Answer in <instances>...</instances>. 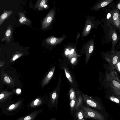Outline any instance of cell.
<instances>
[{"mask_svg":"<svg viewBox=\"0 0 120 120\" xmlns=\"http://www.w3.org/2000/svg\"><path fill=\"white\" fill-rule=\"evenodd\" d=\"M81 108L83 110L85 118H91L97 120H104V116L98 111L83 105Z\"/></svg>","mask_w":120,"mask_h":120,"instance_id":"obj_1","label":"cell"},{"mask_svg":"<svg viewBox=\"0 0 120 120\" xmlns=\"http://www.w3.org/2000/svg\"><path fill=\"white\" fill-rule=\"evenodd\" d=\"M83 99L86 105L101 110L102 108L101 105L96 100L92 98L83 94H82Z\"/></svg>","mask_w":120,"mask_h":120,"instance_id":"obj_2","label":"cell"},{"mask_svg":"<svg viewBox=\"0 0 120 120\" xmlns=\"http://www.w3.org/2000/svg\"><path fill=\"white\" fill-rule=\"evenodd\" d=\"M55 13V11L54 9L49 11L46 16L44 18L42 22V29H46L49 26L54 19Z\"/></svg>","mask_w":120,"mask_h":120,"instance_id":"obj_3","label":"cell"},{"mask_svg":"<svg viewBox=\"0 0 120 120\" xmlns=\"http://www.w3.org/2000/svg\"><path fill=\"white\" fill-rule=\"evenodd\" d=\"M106 78L110 87H113L120 91V80L119 79L114 78L108 73L106 74Z\"/></svg>","mask_w":120,"mask_h":120,"instance_id":"obj_4","label":"cell"},{"mask_svg":"<svg viewBox=\"0 0 120 120\" xmlns=\"http://www.w3.org/2000/svg\"><path fill=\"white\" fill-rule=\"evenodd\" d=\"M64 39L63 37L58 38L51 36L46 39L45 41L47 44L53 45L60 43Z\"/></svg>","mask_w":120,"mask_h":120,"instance_id":"obj_5","label":"cell"},{"mask_svg":"<svg viewBox=\"0 0 120 120\" xmlns=\"http://www.w3.org/2000/svg\"><path fill=\"white\" fill-rule=\"evenodd\" d=\"M12 35V28L11 25L8 26L7 28L5 35L1 39L2 41L6 40L8 42H9L11 39Z\"/></svg>","mask_w":120,"mask_h":120,"instance_id":"obj_6","label":"cell"},{"mask_svg":"<svg viewBox=\"0 0 120 120\" xmlns=\"http://www.w3.org/2000/svg\"><path fill=\"white\" fill-rule=\"evenodd\" d=\"M92 26V22L89 19L86 20V24L82 34V37L87 36L90 32Z\"/></svg>","mask_w":120,"mask_h":120,"instance_id":"obj_7","label":"cell"},{"mask_svg":"<svg viewBox=\"0 0 120 120\" xmlns=\"http://www.w3.org/2000/svg\"><path fill=\"white\" fill-rule=\"evenodd\" d=\"M42 110L41 109L33 112L28 115L20 118L16 120H34L37 116Z\"/></svg>","mask_w":120,"mask_h":120,"instance_id":"obj_8","label":"cell"},{"mask_svg":"<svg viewBox=\"0 0 120 120\" xmlns=\"http://www.w3.org/2000/svg\"><path fill=\"white\" fill-rule=\"evenodd\" d=\"M55 69V67H54L50 70L44 79L42 83V87H43L44 86L47 84L52 79Z\"/></svg>","mask_w":120,"mask_h":120,"instance_id":"obj_9","label":"cell"},{"mask_svg":"<svg viewBox=\"0 0 120 120\" xmlns=\"http://www.w3.org/2000/svg\"><path fill=\"white\" fill-rule=\"evenodd\" d=\"M18 14L19 18V21L20 24L27 25H29L31 24V21L26 18L23 13L19 12Z\"/></svg>","mask_w":120,"mask_h":120,"instance_id":"obj_10","label":"cell"},{"mask_svg":"<svg viewBox=\"0 0 120 120\" xmlns=\"http://www.w3.org/2000/svg\"><path fill=\"white\" fill-rule=\"evenodd\" d=\"M12 10H5L0 17V26L2 24L5 20L7 19L12 14Z\"/></svg>","mask_w":120,"mask_h":120,"instance_id":"obj_11","label":"cell"},{"mask_svg":"<svg viewBox=\"0 0 120 120\" xmlns=\"http://www.w3.org/2000/svg\"><path fill=\"white\" fill-rule=\"evenodd\" d=\"M113 1V0H102L97 4L93 7V9H98L104 7Z\"/></svg>","mask_w":120,"mask_h":120,"instance_id":"obj_12","label":"cell"},{"mask_svg":"<svg viewBox=\"0 0 120 120\" xmlns=\"http://www.w3.org/2000/svg\"><path fill=\"white\" fill-rule=\"evenodd\" d=\"M94 47V42L93 40L90 41L87 45L86 47V58H89L93 51Z\"/></svg>","mask_w":120,"mask_h":120,"instance_id":"obj_13","label":"cell"},{"mask_svg":"<svg viewBox=\"0 0 120 120\" xmlns=\"http://www.w3.org/2000/svg\"><path fill=\"white\" fill-rule=\"evenodd\" d=\"M47 0H39L36 2L34 7V9H37L39 11L44 9V6L47 2Z\"/></svg>","mask_w":120,"mask_h":120,"instance_id":"obj_14","label":"cell"},{"mask_svg":"<svg viewBox=\"0 0 120 120\" xmlns=\"http://www.w3.org/2000/svg\"><path fill=\"white\" fill-rule=\"evenodd\" d=\"M13 92H9L6 91H3L0 94V103L3 102L7 99Z\"/></svg>","mask_w":120,"mask_h":120,"instance_id":"obj_15","label":"cell"},{"mask_svg":"<svg viewBox=\"0 0 120 120\" xmlns=\"http://www.w3.org/2000/svg\"><path fill=\"white\" fill-rule=\"evenodd\" d=\"M82 98L81 95L76 98V101L75 107V109L77 110L82 106Z\"/></svg>","mask_w":120,"mask_h":120,"instance_id":"obj_16","label":"cell"},{"mask_svg":"<svg viewBox=\"0 0 120 120\" xmlns=\"http://www.w3.org/2000/svg\"><path fill=\"white\" fill-rule=\"evenodd\" d=\"M64 69L65 72L66 77L69 80L70 82L74 86H75V83L73 82L68 69L67 68L65 67H64Z\"/></svg>","mask_w":120,"mask_h":120,"instance_id":"obj_17","label":"cell"},{"mask_svg":"<svg viewBox=\"0 0 120 120\" xmlns=\"http://www.w3.org/2000/svg\"><path fill=\"white\" fill-rule=\"evenodd\" d=\"M76 115L78 120H85L84 118V114L82 109L77 112Z\"/></svg>","mask_w":120,"mask_h":120,"instance_id":"obj_18","label":"cell"},{"mask_svg":"<svg viewBox=\"0 0 120 120\" xmlns=\"http://www.w3.org/2000/svg\"><path fill=\"white\" fill-rule=\"evenodd\" d=\"M69 96L70 100L76 98L75 90L72 88L70 90Z\"/></svg>","mask_w":120,"mask_h":120,"instance_id":"obj_19","label":"cell"},{"mask_svg":"<svg viewBox=\"0 0 120 120\" xmlns=\"http://www.w3.org/2000/svg\"><path fill=\"white\" fill-rule=\"evenodd\" d=\"M115 96L120 100V91L112 87H110Z\"/></svg>","mask_w":120,"mask_h":120,"instance_id":"obj_20","label":"cell"},{"mask_svg":"<svg viewBox=\"0 0 120 120\" xmlns=\"http://www.w3.org/2000/svg\"><path fill=\"white\" fill-rule=\"evenodd\" d=\"M109 98L112 101L120 105V100L116 96H110L109 97Z\"/></svg>","mask_w":120,"mask_h":120,"instance_id":"obj_21","label":"cell"},{"mask_svg":"<svg viewBox=\"0 0 120 120\" xmlns=\"http://www.w3.org/2000/svg\"><path fill=\"white\" fill-rule=\"evenodd\" d=\"M70 106L71 110V111H73L75 109L76 102V98L70 100Z\"/></svg>","mask_w":120,"mask_h":120,"instance_id":"obj_22","label":"cell"},{"mask_svg":"<svg viewBox=\"0 0 120 120\" xmlns=\"http://www.w3.org/2000/svg\"><path fill=\"white\" fill-rule=\"evenodd\" d=\"M20 101H19L15 104L11 105L8 108V110H11L15 109L20 104Z\"/></svg>","mask_w":120,"mask_h":120,"instance_id":"obj_23","label":"cell"},{"mask_svg":"<svg viewBox=\"0 0 120 120\" xmlns=\"http://www.w3.org/2000/svg\"><path fill=\"white\" fill-rule=\"evenodd\" d=\"M41 103V100L38 98L36 100L34 101L31 103L33 106H36L39 105Z\"/></svg>","mask_w":120,"mask_h":120,"instance_id":"obj_24","label":"cell"},{"mask_svg":"<svg viewBox=\"0 0 120 120\" xmlns=\"http://www.w3.org/2000/svg\"><path fill=\"white\" fill-rule=\"evenodd\" d=\"M4 81L7 83H10L11 82V79L8 76H5L4 78Z\"/></svg>","mask_w":120,"mask_h":120,"instance_id":"obj_25","label":"cell"},{"mask_svg":"<svg viewBox=\"0 0 120 120\" xmlns=\"http://www.w3.org/2000/svg\"><path fill=\"white\" fill-rule=\"evenodd\" d=\"M119 16L118 13L116 12H114L113 14L112 18L114 20H116L118 18Z\"/></svg>","mask_w":120,"mask_h":120,"instance_id":"obj_26","label":"cell"},{"mask_svg":"<svg viewBox=\"0 0 120 120\" xmlns=\"http://www.w3.org/2000/svg\"><path fill=\"white\" fill-rule=\"evenodd\" d=\"M22 55V54H19L15 55L12 59V60L14 61Z\"/></svg>","mask_w":120,"mask_h":120,"instance_id":"obj_27","label":"cell"},{"mask_svg":"<svg viewBox=\"0 0 120 120\" xmlns=\"http://www.w3.org/2000/svg\"><path fill=\"white\" fill-rule=\"evenodd\" d=\"M118 57L117 56H114L112 60V63L114 64H116L117 63Z\"/></svg>","mask_w":120,"mask_h":120,"instance_id":"obj_28","label":"cell"},{"mask_svg":"<svg viewBox=\"0 0 120 120\" xmlns=\"http://www.w3.org/2000/svg\"><path fill=\"white\" fill-rule=\"evenodd\" d=\"M111 75L112 77H113L114 76V77H113L115 79H118V77L117 74L115 72H112L111 73Z\"/></svg>","mask_w":120,"mask_h":120,"instance_id":"obj_29","label":"cell"},{"mask_svg":"<svg viewBox=\"0 0 120 120\" xmlns=\"http://www.w3.org/2000/svg\"><path fill=\"white\" fill-rule=\"evenodd\" d=\"M117 38V36L116 34L114 33L112 35V38L113 41H116Z\"/></svg>","mask_w":120,"mask_h":120,"instance_id":"obj_30","label":"cell"},{"mask_svg":"<svg viewBox=\"0 0 120 120\" xmlns=\"http://www.w3.org/2000/svg\"><path fill=\"white\" fill-rule=\"evenodd\" d=\"M76 57L72 58L71 60V63L72 64H74L76 61Z\"/></svg>","mask_w":120,"mask_h":120,"instance_id":"obj_31","label":"cell"},{"mask_svg":"<svg viewBox=\"0 0 120 120\" xmlns=\"http://www.w3.org/2000/svg\"><path fill=\"white\" fill-rule=\"evenodd\" d=\"M70 51L68 49H67L65 51V53L66 55H68L69 54Z\"/></svg>","mask_w":120,"mask_h":120,"instance_id":"obj_32","label":"cell"},{"mask_svg":"<svg viewBox=\"0 0 120 120\" xmlns=\"http://www.w3.org/2000/svg\"><path fill=\"white\" fill-rule=\"evenodd\" d=\"M117 68L118 71L120 73V65L117 63L116 64Z\"/></svg>","mask_w":120,"mask_h":120,"instance_id":"obj_33","label":"cell"},{"mask_svg":"<svg viewBox=\"0 0 120 120\" xmlns=\"http://www.w3.org/2000/svg\"><path fill=\"white\" fill-rule=\"evenodd\" d=\"M74 49H71L70 51L69 54V55H71L74 52Z\"/></svg>","mask_w":120,"mask_h":120,"instance_id":"obj_34","label":"cell"},{"mask_svg":"<svg viewBox=\"0 0 120 120\" xmlns=\"http://www.w3.org/2000/svg\"><path fill=\"white\" fill-rule=\"evenodd\" d=\"M21 92V90L20 89H18L16 90V92L18 94H20Z\"/></svg>","mask_w":120,"mask_h":120,"instance_id":"obj_35","label":"cell"},{"mask_svg":"<svg viewBox=\"0 0 120 120\" xmlns=\"http://www.w3.org/2000/svg\"><path fill=\"white\" fill-rule=\"evenodd\" d=\"M111 17V14L110 13H108L107 16V19H109Z\"/></svg>","mask_w":120,"mask_h":120,"instance_id":"obj_36","label":"cell"},{"mask_svg":"<svg viewBox=\"0 0 120 120\" xmlns=\"http://www.w3.org/2000/svg\"><path fill=\"white\" fill-rule=\"evenodd\" d=\"M44 9H47L48 8V6L47 4H45L44 6Z\"/></svg>","mask_w":120,"mask_h":120,"instance_id":"obj_37","label":"cell"},{"mask_svg":"<svg viewBox=\"0 0 120 120\" xmlns=\"http://www.w3.org/2000/svg\"><path fill=\"white\" fill-rule=\"evenodd\" d=\"M117 7L118 9L120 10V2H119L118 4L117 5Z\"/></svg>","mask_w":120,"mask_h":120,"instance_id":"obj_38","label":"cell"},{"mask_svg":"<svg viewBox=\"0 0 120 120\" xmlns=\"http://www.w3.org/2000/svg\"><path fill=\"white\" fill-rule=\"evenodd\" d=\"M50 120H56V119L54 118H52Z\"/></svg>","mask_w":120,"mask_h":120,"instance_id":"obj_39","label":"cell"},{"mask_svg":"<svg viewBox=\"0 0 120 120\" xmlns=\"http://www.w3.org/2000/svg\"><path fill=\"white\" fill-rule=\"evenodd\" d=\"M118 64H119L120 65V62H118Z\"/></svg>","mask_w":120,"mask_h":120,"instance_id":"obj_40","label":"cell"}]
</instances>
